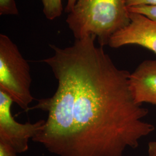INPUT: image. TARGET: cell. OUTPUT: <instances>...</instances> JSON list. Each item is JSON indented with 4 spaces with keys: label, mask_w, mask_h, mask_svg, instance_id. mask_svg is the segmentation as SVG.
Returning a JSON list of instances; mask_svg holds the SVG:
<instances>
[{
    "label": "cell",
    "mask_w": 156,
    "mask_h": 156,
    "mask_svg": "<svg viewBox=\"0 0 156 156\" xmlns=\"http://www.w3.org/2000/svg\"><path fill=\"white\" fill-rule=\"evenodd\" d=\"M90 35L64 48L50 45V68L64 79L67 114L48 151L58 156H123L136 149L154 127L144 121L147 109L137 104L130 73L118 68Z\"/></svg>",
    "instance_id": "obj_1"
},
{
    "label": "cell",
    "mask_w": 156,
    "mask_h": 156,
    "mask_svg": "<svg viewBox=\"0 0 156 156\" xmlns=\"http://www.w3.org/2000/svg\"><path fill=\"white\" fill-rule=\"evenodd\" d=\"M75 39L94 35L101 46L130 22L126 0H78L66 20Z\"/></svg>",
    "instance_id": "obj_2"
},
{
    "label": "cell",
    "mask_w": 156,
    "mask_h": 156,
    "mask_svg": "<svg viewBox=\"0 0 156 156\" xmlns=\"http://www.w3.org/2000/svg\"><path fill=\"white\" fill-rule=\"evenodd\" d=\"M30 67L16 45L0 34V90L8 95L25 111L34 100L31 92Z\"/></svg>",
    "instance_id": "obj_3"
},
{
    "label": "cell",
    "mask_w": 156,
    "mask_h": 156,
    "mask_svg": "<svg viewBox=\"0 0 156 156\" xmlns=\"http://www.w3.org/2000/svg\"><path fill=\"white\" fill-rule=\"evenodd\" d=\"M13 101L4 91L0 90V142L10 146L17 154L28 151V142L44 128L45 120L35 123H20L12 115Z\"/></svg>",
    "instance_id": "obj_4"
},
{
    "label": "cell",
    "mask_w": 156,
    "mask_h": 156,
    "mask_svg": "<svg viewBox=\"0 0 156 156\" xmlns=\"http://www.w3.org/2000/svg\"><path fill=\"white\" fill-rule=\"evenodd\" d=\"M129 18V23L112 37L108 45L112 48L138 45L156 55V21L144 15L130 12Z\"/></svg>",
    "instance_id": "obj_5"
},
{
    "label": "cell",
    "mask_w": 156,
    "mask_h": 156,
    "mask_svg": "<svg viewBox=\"0 0 156 156\" xmlns=\"http://www.w3.org/2000/svg\"><path fill=\"white\" fill-rule=\"evenodd\" d=\"M129 86L135 101L156 105V60L142 62L129 77Z\"/></svg>",
    "instance_id": "obj_6"
},
{
    "label": "cell",
    "mask_w": 156,
    "mask_h": 156,
    "mask_svg": "<svg viewBox=\"0 0 156 156\" xmlns=\"http://www.w3.org/2000/svg\"><path fill=\"white\" fill-rule=\"evenodd\" d=\"M43 12L46 17L52 20L60 16L62 12V0H42Z\"/></svg>",
    "instance_id": "obj_7"
},
{
    "label": "cell",
    "mask_w": 156,
    "mask_h": 156,
    "mask_svg": "<svg viewBox=\"0 0 156 156\" xmlns=\"http://www.w3.org/2000/svg\"><path fill=\"white\" fill-rule=\"evenodd\" d=\"M18 13L15 0H0L1 15H16Z\"/></svg>",
    "instance_id": "obj_8"
},
{
    "label": "cell",
    "mask_w": 156,
    "mask_h": 156,
    "mask_svg": "<svg viewBox=\"0 0 156 156\" xmlns=\"http://www.w3.org/2000/svg\"><path fill=\"white\" fill-rule=\"evenodd\" d=\"M130 12L144 15L156 21V6L140 5L128 8Z\"/></svg>",
    "instance_id": "obj_9"
},
{
    "label": "cell",
    "mask_w": 156,
    "mask_h": 156,
    "mask_svg": "<svg viewBox=\"0 0 156 156\" xmlns=\"http://www.w3.org/2000/svg\"><path fill=\"white\" fill-rule=\"evenodd\" d=\"M126 4L128 8L140 5L156 6V0H126Z\"/></svg>",
    "instance_id": "obj_10"
},
{
    "label": "cell",
    "mask_w": 156,
    "mask_h": 156,
    "mask_svg": "<svg viewBox=\"0 0 156 156\" xmlns=\"http://www.w3.org/2000/svg\"><path fill=\"white\" fill-rule=\"evenodd\" d=\"M17 154L10 146L0 142V156H17Z\"/></svg>",
    "instance_id": "obj_11"
},
{
    "label": "cell",
    "mask_w": 156,
    "mask_h": 156,
    "mask_svg": "<svg viewBox=\"0 0 156 156\" xmlns=\"http://www.w3.org/2000/svg\"><path fill=\"white\" fill-rule=\"evenodd\" d=\"M148 154L149 156H156V140L149 143Z\"/></svg>",
    "instance_id": "obj_12"
},
{
    "label": "cell",
    "mask_w": 156,
    "mask_h": 156,
    "mask_svg": "<svg viewBox=\"0 0 156 156\" xmlns=\"http://www.w3.org/2000/svg\"><path fill=\"white\" fill-rule=\"evenodd\" d=\"M78 0H68L67 1V5L66 7L65 11L66 12H67V13H70L72 11V10L74 7V6L75 5L76 2H77Z\"/></svg>",
    "instance_id": "obj_13"
}]
</instances>
